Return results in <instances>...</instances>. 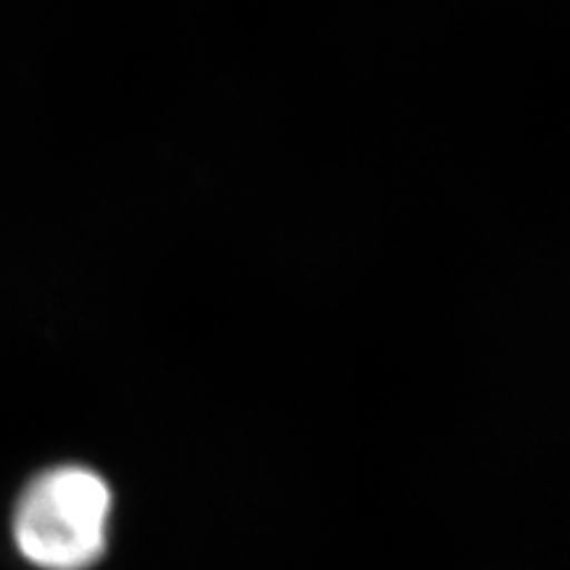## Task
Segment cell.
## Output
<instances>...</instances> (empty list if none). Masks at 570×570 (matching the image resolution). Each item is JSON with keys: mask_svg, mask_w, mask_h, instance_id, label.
I'll use <instances>...</instances> for the list:
<instances>
[{"mask_svg": "<svg viewBox=\"0 0 570 570\" xmlns=\"http://www.w3.org/2000/svg\"><path fill=\"white\" fill-rule=\"evenodd\" d=\"M111 489L96 470H42L13 504L11 537L21 558L40 570H88L109 544Z\"/></svg>", "mask_w": 570, "mask_h": 570, "instance_id": "obj_1", "label": "cell"}]
</instances>
